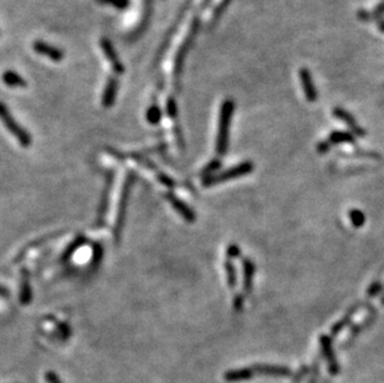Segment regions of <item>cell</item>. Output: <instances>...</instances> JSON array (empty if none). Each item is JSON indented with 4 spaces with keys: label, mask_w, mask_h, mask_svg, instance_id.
<instances>
[{
    "label": "cell",
    "mask_w": 384,
    "mask_h": 383,
    "mask_svg": "<svg viewBox=\"0 0 384 383\" xmlns=\"http://www.w3.org/2000/svg\"><path fill=\"white\" fill-rule=\"evenodd\" d=\"M235 104L234 101L228 98L223 102L220 107L219 115V128H217L216 136V153L219 156H224L229 148V137H230V126H232L233 114H234Z\"/></svg>",
    "instance_id": "cell-1"
},
{
    "label": "cell",
    "mask_w": 384,
    "mask_h": 383,
    "mask_svg": "<svg viewBox=\"0 0 384 383\" xmlns=\"http://www.w3.org/2000/svg\"><path fill=\"white\" fill-rule=\"evenodd\" d=\"M0 120H2L3 125L5 126L8 131L17 138L21 147L24 148H29L33 143V138H31L30 133L25 130L24 127H21L20 125L17 122V120L13 117V115L10 114L9 108L7 107V104L0 101Z\"/></svg>",
    "instance_id": "cell-2"
},
{
    "label": "cell",
    "mask_w": 384,
    "mask_h": 383,
    "mask_svg": "<svg viewBox=\"0 0 384 383\" xmlns=\"http://www.w3.org/2000/svg\"><path fill=\"white\" fill-rule=\"evenodd\" d=\"M134 181H136V176L133 172H130L126 177L125 184H123L122 188V194L120 198V204H118V211H117V219H116V226H115V243L118 244L121 239V234H122L123 226H125L126 221V213H127V207H128V200L131 197V191L133 188Z\"/></svg>",
    "instance_id": "cell-3"
},
{
    "label": "cell",
    "mask_w": 384,
    "mask_h": 383,
    "mask_svg": "<svg viewBox=\"0 0 384 383\" xmlns=\"http://www.w3.org/2000/svg\"><path fill=\"white\" fill-rule=\"evenodd\" d=\"M199 26H200V19L194 18L192 26H190L189 33H188L187 37L184 39L183 44H182V46L179 47L178 52H177L176 60H174V81H176V84H179V80H181L182 71H183V66L185 63V58H187L192 45L194 44V40L198 34V30H199Z\"/></svg>",
    "instance_id": "cell-4"
},
{
    "label": "cell",
    "mask_w": 384,
    "mask_h": 383,
    "mask_svg": "<svg viewBox=\"0 0 384 383\" xmlns=\"http://www.w3.org/2000/svg\"><path fill=\"white\" fill-rule=\"evenodd\" d=\"M254 171V163L250 160H246V162L240 163L239 166L229 168L227 171H223V172L215 173L213 176H209L206 178L203 179V187H211L216 186V184L223 183V182L230 181V179L240 178V177L248 176L249 173H251Z\"/></svg>",
    "instance_id": "cell-5"
},
{
    "label": "cell",
    "mask_w": 384,
    "mask_h": 383,
    "mask_svg": "<svg viewBox=\"0 0 384 383\" xmlns=\"http://www.w3.org/2000/svg\"><path fill=\"white\" fill-rule=\"evenodd\" d=\"M101 47L104 56H106V59L108 60V63L111 64L112 70H114L117 75H122L123 72H125V66H123L121 59L118 58V53L116 52V50H115L112 42L109 41L108 39H106V37H103V39H101Z\"/></svg>",
    "instance_id": "cell-6"
},
{
    "label": "cell",
    "mask_w": 384,
    "mask_h": 383,
    "mask_svg": "<svg viewBox=\"0 0 384 383\" xmlns=\"http://www.w3.org/2000/svg\"><path fill=\"white\" fill-rule=\"evenodd\" d=\"M300 80H301V86H302L306 100L310 101V102H315V101L318 98V92H317V88H316L315 86V84H313V80H312V76H311L310 70L306 68L301 69Z\"/></svg>",
    "instance_id": "cell-7"
},
{
    "label": "cell",
    "mask_w": 384,
    "mask_h": 383,
    "mask_svg": "<svg viewBox=\"0 0 384 383\" xmlns=\"http://www.w3.org/2000/svg\"><path fill=\"white\" fill-rule=\"evenodd\" d=\"M33 49L39 53V55L45 56V58L50 59V60L52 61H56V63L63 60L64 56H65L63 50L56 46H52V45L47 44V42L42 41V40H36V41H34Z\"/></svg>",
    "instance_id": "cell-8"
},
{
    "label": "cell",
    "mask_w": 384,
    "mask_h": 383,
    "mask_svg": "<svg viewBox=\"0 0 384 383\" xmlns=\"http://www.w3.org/2000/svg\"><path fill=\"white\" fill-rule=\"evenodd\" d=\"M166 197H167L168 202L171 203L172 207L178 211V214L184 219V221H187L188 223H193V222H195L197 215H195L194 210H193L189 205L185 204L183 200H181L178 197H176L173 193H168Z\"/></svg>",
    "instance_id": "cell-9"
},
{
    "label": "cell",
    "mask_w": 384,
    "mask_h": 383,
    "mask_svg": "<svg viewBox=\"0 0 384 383\" xmlns=\"http://www.w3.org/2000/svg\"><path fill=\"white\" fill-rule=\"evenodd\" d=\"M334 116L337 117V119L341 120V121L345 122L346 125L350 127L351 133H353L354 136H357V137H364V136H366V131H364L363 128L359 127L358 123H357L356 120H354V117L352 116L348 111L341 108V107H335Z\"/></svg>",
    "instance_id": "cell-10"
},
{
    "label": "cell",
    "mask_w": 384,
    "mask_h": 383,
    "mask_svg": "<svg viewBox=\"0 0 384 383\" xmlns=\"http://www.w3.org/2000/svg\"><path fill=\"white\" fill-rule=\"evenodd\" d=\"M118 88H120V82H118L116 77H108L106 82V87L103 90V95H102V106L104 108H111L116 102Z\"/></svg>",
    "instance_id": "cell-11"
},
{
    "label": "cell",
    "mask_w": 384,
    "mask_h": 383,
    "mask_svg": "<svg viewBox=\"0 0 384 383\" xmlns=\"http://www.w3.org/2000/svg\"><path fill=\"white\" fill-rule=\"evenodd\" d=\"M21 284H20V299L21 305L26 306L31 302L33 300V289H31L30 284V272L28 271V269L23 267L21 269Z\"/></svg>",
    "instance_id": "cell-12"
},
{
    "label": "cell",
    "mask_w": 384,
    "mask_h": 383,
    "mask_svg": "<svg viewBox=\"0 0 384 383\" xmlns=\"http://www.w3.org/2000/svg\"><path fill=\"white\" fill-rule=\"evenodd\" d=\"M112 179H114V172H109L108 174H107L106 184H104L103 193H102L100 209H98V219H97V222H98V223H100V226L102 224V222H103L104 215H106L107 209H108L109 191H111V187H112Z\"/></svg>",
    "instance_id": "cell-13"
},
{
    "label": "cell",
    "mask_w": 384,
    "mask_h": 383,
    "mask_svg": "<svg viewBox=\"0 0 384 383\" xmlns=\"http://www.w3.org/2000/svg\"><path fill=\"white\" fill-rule=\"evenodd\" d=\"M243 271H244V291L250 294L252 290V279L255 275V264L251 259H243Z\"/></svg>",
    "instance_id": "cell-14"
},
{
    "label": "cell",
    "mask_w": 384,
    "mask_h": 383,
    "mask_svg": "<svg viewBox=\"0 0 384 383\" xmlns=\"http://www.w3.org/2000/svg\"><path fill=\"white\" fill-rule=\"evenodd\" d=\"M3 81L7 86L9 87H26L28 84H26L25 79L23 76L18 74V72L13 71V70H7L3 74Z\"/></svg>",
    "instance_id": "cell-15"
},
{
    "label": "cell",
    "mask_w": 384,
    "mask_h": 383,
    "mask_svg": "<svg viewBox=\"0 0 384 383\" xmlns=\"http://www.w3.org/2000/svg\"><path fill=\"white\" fill-rule=\"evenodd\" d=\"M330 144H340V143H356V136L351 132L345 131H334L328 137Z\"/></svg>",
    "instance_id": "cell-16"
},
{
    "label": "cell",
    "mask_w": 384,
    "mask_h": 383,
    "mask_svg": "<svg viewBox=\"0 0 384 383\" xmlns=\"http://www.w3.org/2000/svg\"><path fill=\"white\" fill-rule=\"evenodd\" d=\"M86 243H87V239H86L85 237H82V235L77 237L76 239L74 240V242H72L71 244H70L69 246H67L66 250L64 251L63 256H61V260H63V261L69 260V259L71 258V256L74 255V254L76 253V251L79 250L80 248H82V246H84Z\"/></svg>",
    "instance_id": "cell-17"
},
{
    "label": "cell",
    "mask_w": 384,
    "mask_h": 383,
    "mask_svg": "<svg viewBox=\"0 0 384 383\" xmlns=\"http://www.w3.org/2000/svg\"><path fill=\"white\" fill-rule=\"evenodd\" d=\"M225 272H227V280H228V286L230 289H234L238 284V274H236V269L233 264L232 260H227L224 264Z\"/></svg>",
    "instance_id": "cell-18"
},
{
    "label": "cell",
    "mask_w": 384,
    "mask_h": 383,
    "mask_svg": "<svg viewBox=\"0 0 384 383\" xmlns=\"http://www.w3.org/2000/svg\"><path fill=\"white\" fill-rule=\"evenodd\" d=\"M146 119L150 125H158L160 120H162V110L157 104H152L148 110H147Z\"/></svg>",
    "instance_id": "cell-19"
},
{
    "label": "cell",
    "mask_w": 384,
    "mask_h": 383,
    "mask_svg": "<svg viewBox=\"0 0 384 383\" xmlns=\"http://www.w3.org/2000/svg\"><path fill=\"white\" fill-rule=\"evenodd\" d=\"M220 167H222V162H220V159L210 160V162H209L208 165L203 168V171H201V176H203L204 178H206V177L209 176H213V174L217 173V171L220 170Z\"/></svg>",
    "instance_id": "cell-20"
},
{
    "label": "cell",
    "mask_w": 384,
    "mask_h": 383,
    "mask_svg": "<svg viewBox=\"0 0 384 383\" xmlns=\"http://www.w3.org/2000/svg\"><path fill=\"white\" fill-rule=\"evenodd\" d=\"M350 219L352 224H353V227L356 228L363 227L364 222H366V216H364V214L362 213L361 210H358V209H352L350 211Z\"/></svg>",
    "instance_id": "cell-21"
},
{
    "label": "cell",
    "mask_w": 384,
    "mask_h": 383,
    "mask_svg": "<svg viewBox=\"0 0 384 383\" xmlns=\"http://www.w3.org/2000/svg\"><path fill=\"white\" fill-rule=\"evenodd\" d=\"M101 5H109L116 9L123 10L130 7V0H96Z\"/></svg>",
    "instance_id": "cell-22"
},
{
    "label": "cell",
    "mask_w": 384,
    "mask_h": 383,
    "mask_svg": "<svg viewBox=\"0 0 384 383\" xmlns=\"http://www.w3.org/2000/svg\"><path fill=\"white\" fill-rule=\"evenodd\" d=\"M230 3H232V0H222V2L219 3V5H217L215 12H214V14H213V19H211V25H215L216 21L219 20L220 18H222V15L224 14L225 10H227V8L229 7Z\"/></svg>",
    "instance_id": "cell-23"
},
{
    "label": "cell",
    "mask_w": 384,
    "mask_h": 383,
    "mask_svg": "<svg viewBox=\"0 0 384 383\" xmlns=\"http://www.w3.org/2000/svg\"><path fill=\"white\" fill-rule=\"evenodd\" d=\"M166 108H167V115L171 117L172 120L178 119V104H177L176 100L173 97L167 98V104H166Z\"/></svg>",
    "instance_id": "cell-24"
},
{
    "label": "cell",
    "mask_w": 384,
    "mask_h": 383,
    "mask_svg": "<svg viewBox=\"0 0 384 383\" xmlns=\"http://www.w3.org/2000/svg\"><path fill=\"white\" fill-rule=\"evenodd\" d=\"M353 313H354L353 311H351L350 313H348V315H346L345 317L342 318V320L338 321V322L336 323L334 327H332V334H334V335L340 334V331L343 330V329L346 327V325H347V323L350 322V321L352 320V316H353Z\"/></svg>",
    "instance_id": "cell-25"
},
{
    "label": "cell",
    "mask_w": 384,
    "mask_h": 383,
    "mask_svg": "<svg viewBox=\"0 0 384 383\" xmlns=\"http://www.w3.org/2000/svg\"><path fill=\"white\" fill-rule=\"evenodd\" d=\"M102 256H103V248L101 244H95L93 245V255H92V265L97 266L100 264Z\"/></svg>",
    "instance_id": "cell-26"
},
{
    "label": "cell",
    "mask_w": 384,
    "mask_h": 383,
    "mask_svg": "<svg viewBox=\"0 0 384 383\" xmlns=\"http://www.w3.org/2000/svg\"><path fill=\"white\" fill-rule=\"evenodd\" d=\"M240 254H241V250L238 245H235V244H230V245L228 246L227 256L229 258V260L239 258V256H240Z\"/></svg>",
    "instance_id": "cell-27"
},
{
    "label": "cell",
    "mask_w": 384,
    "mask_h": 383,
    "mask_svg": "<svg viewBox=\"0 0 384 383\" xmlns=\"http://www.w3.org/2000/svg\"><path fill=\"white\" fill-rule=\"evenodd\" d=\"M157 178L159 179V182L163 184V186L168 187V188H171V189H172V188H174V187H176V183H174L173 179H172L171 177H168L167 174H164V173H158V174H157Z\"/></svg>",
    "instance_id": "cell-28"
},
{
    "label": "cell",
    "mask_w": 384,
    "mask_h": 383,
    "mask_svg": "<svg viewBox=\"0 0 384 383\" xmlns=\"http://www.w3.org/2000/svg\"><path fill=\"white\" fill-rule=\"evenodd\" d=\"M380 290H382V284H380L379 281H374V283L369 286V289H368L367 295L369 297H374L380 293Z\"/></svg>",
    "instance_id": "cell-29"
},
{
    "label": "cell",
    "mask_w": 384,
    "mask_h": 383,
    "mask_svg": "<svg viewBox=\"0 0 384 383\" xmlns=\"http://www.w3.org/2000/svg\"><path fill=\"white\" fill-rule=\"evenodd\" d=\"M45 379H46L47 383H63L61 379L59 378L58 374L53 371H47L46 373H45Z\"/></svg>",
    "instance_id": "cell-30"
},
{
    "label": "cell",
    "mask_w": 384,
    "mask_h": 383,
    "mask_svg": "<svg viewBox=\"0 0 384 383\" xmlns=\"http://www.w3.org/2000/svg\"><path fill=\"white\" fill-rule=\"evenodd\" d=\"M383 14H384V2L380 3V4L378 5L377 8H375L374 12L370 13V20H372V19H377V18L382 17Z\"/></svg>",
    "instance_id": "cell-31"
},
{
    "label": "cell",
    "mask_w": 384,
    "mask_h": 383,
    "mask_svg": "<svg viewBox=\"0 0 384 383\" xmlns=\"http://www.w3.org/2000/svg\"><path fill=\"white\" fill-rule=\"evenodd\" d=\"M244 306V296L240 295V294H238V295H235L234 297V310L235 311H240L241 309H243Z\"/></svg>",
    "instance_id": "cell-32"
},
{
    "label": "cell",
    "mask_w": 384,
    "mask_h": 383,
    "mask_svg": "<svg viewBox=\"0 0 384 383\" xmlns=\"http://www.w3.org/2000/svg\"><path fill=\"white\" fill-rule=\"evenodd\" d=\"M330 148H331V144H330V142H321V143H318V146H317V151L321 154L328 152Z\"/></svg>",
    "instance_id": "cell-33"
},
{
    "label": "cell",
    "mask_w": 384,
    "mask_h": 383,
    "mask_svg": "<svg viewBox=\"0 0 384 383\" xmlns=\"http://www.w3.org/2000/svg\"><path fill=\"white\" fill-rule=\"evenodd\" d=\"M10 295L9 290H8L7 288H4V286L0 285V297H8Z\"/></svg>",
    "instance_id": "cell-34"
},
{
    "label": "cell",
    "mask_w": 384,
    "mask_h": 383,
    "mask_svg": "<svg viewBox=\"0 0 384 383\" xmlns=\"http://www.w3.org/2000/svg\"><path fill=\"white\" fill-rule=\"evenodd\" d=\"M211 0H203V3H201V9H205L206 7L209 5V3H210Z\"/></svg>",
    "instance_id": "cell-35"
},
{
    "label": "cell",
    "mask_w": 384,
    "mask_h": 383,
    "mask_svg": "<svg viewBox=\"0 0 384 383\" xmlns=\"http://www.w3.org/2000/svg\"><path fill=\"white\" fill-rule=\"evenodd\" d=\"M378 28H379V30L382 31V33H384V20H382L379 24H378Z\"/></svg>",
    "instance_id": "cell-36"
},
{
    "label": "cell",
    "mask_w": 384,
    "mask_h": 383,
    "mask_svg": "<svg viewBox=\"0 0 384 383\" xmlns=\"http://www.w3.org/2000/svg\"><path fill=\"white\" fill-rule=\"evenodd\" d=\"M382 305H384V297L382 299Z\"/></svg>",
    "instance_id": "cell-37"
}]
</instances>
